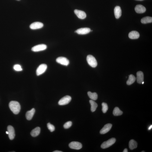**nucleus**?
<instances>
[{
  "instance_id": "obj_18",
  "label": "nucleus",
  "mask_w": 152,
  "mask_h": 152,
  "mask_svg": "<svg viewBox=\"0 0 152 152\" xmlns=\"http://www.w3.org/2000/svg\"><path fill=\"white\" fill-rule=\"evenodd\" d=\"M35 111V109L34 108H32L31 110L27 111L26 114L27 119L28 120H31L32 118Z\"/></svg>"
},
{
  "instance_id": "obj_28",
  "label": "nucleus",
  "mask_w": 152,
  "mask_h": 152,
  "mask_svg": "<svg viewBox=\"0 0 152 152\" xmlns=\"http://www.w3.org/2000/svg\"><path fill=\"white\" fill-rule=\"evenodd\" d=\"M47 127L48 128L51 132L54 131L55 127L53 125V124H51L50 123H49L47 124Z\"/></svg>"
},
{
  "instance_id": "obj_8",
  "label": "nucleus",
  "mask_w": 152,
  "mask_h": 152,
  "mask_svg": "<svg viewBox=\"0 0 152 152\" xmlns=\"http://www.w3.org/2000/svg\"><path fill=\"white\" fill-rule=\"evenodd\" d=\"M56 62L58 63L66 66H68L69 64V60L66 58L63 57H60L57 58L56 60Z\"/></svg>"
},
{
  "instance_id": "obj_31",
  "label": "nucleus",
  "mask_w": 152,
  "mask_h": 152,
  "mask_svg": "<svg viewBox=\"0 0 152 152\" xmlns=\"http://www.w3.org/2000/svg\"><path fill=\"white\" fill-rule=\"evenodd\" d=\"M123 152H128V150H127V148H125V149H124L123 150Z\"/></svg>"
},
{
  "instance_id": "obj_16",
  "label": "nucleus",
  "mask_w": 152,
  "mask_h": 152,
  "mask_svg": "<svg viewBox=\"0 0 152 152\" xmlns=\"http://www.w3.org/2000/svg\"><path fill=\"white\" fill-rule=\"evenodd\" d=\"M114 13L115 18L117 19L121 16L122 13L120 7L117 6L114 9Z\"/></svg>"
},
{
  "instance_id": "obj_19",
  "label": "nucleus",
  "mask_w": 152,
  "mask_h": 152,
  "mask_svg": "<svg viewBox=\"0 0 152 152\" xmlns=\"http://www.w3.org/2000/svg\"><path fill=\"white\" fill-rule=\"evenodd\" d=\"M40 128L39 127H37L31 131L30 134L33 137H36L40 134Z\"/></svg>"
},
{
  "instance_id": "obj_17",
  "label": "nucleus",
  "mask_w": 152,
  "mask_h": 152,
  "mask_svg": "<svg viewBox=\"0 0 152 152\" xmlns=\"http://www.w3.org/2000/svg\"><path fill=\"white\" fill-rule=\"evenodd\" d=\"M139 33L137 31H133L130 32L128 35V37L130 39H138L140 37Z\"/></svg>"
},
{
  "instance_id": "obj_36",
  "label": "nucleus",
  "mask_w": 152,
  "mask_h": 152,
  "mask_svg": "<svg viewBox=\"0 0 152 152\" xmlns=\"http://www.w3.org/2000/svg\"></svg>"
},
{
  "instance_id": "obj_37",
  "label": "nucleus",
  "mask_w": 152,
  "mask_h": 152,
  "mask_svg": "<svg viewBox=\"0 0 152 152\" xmlns=\"http://www.w3.org/2000/svg\"></svg>"
},
{
  "instance_id": "obj_24",
  "label": "nucleus",
  "mask_w": 152,
  "mask_h": 152,
  "mask_svg": "<svg viewBox=\"0 0 152 152\" xmlns=\"http://www.w3.org/2000/svg\"><path fill=\"white\" fill-rule=\"evenodd\" d=\"M136 80V78L132 74L130 75L129 77L128 81H127V85H130L134 83Z\"/></svg>"
},
{
  "instance_id": "obj_35",
  "label": "nucleus",
  "mask_w": 152,
  "mask_h": 152,
  "mask_svg": "<svg viewBox=\"0 0 152 152\" xmlns=\"http://www.w3.org/2000/svg\"><path fill=\"white\" fill-rule=\"evenodd\" d=\"M142 152H144V151H142Z\"/></svg>"
},
{
  "instance_id": "obj_20",
  "label": "nucleus",
  "mask_w": 152,
  "mask_h": 152,
  "mask_svg": "<svg viewBox=\"0 0 152 152\" xmlns=\"http://www.w3.org/2000/svg\"><path fill=\"white\" fill-rule=\"evenodd\" d=\"M137 145V142L134 140H132L130 141L129 146L130 149L133 150L136 148Z\"/></svg>"
},
{
  "instance_id": "obj_15",
  "label": "nucleus",
  "mask_w": 152,
  "mask_h": 152,
  "mask_svg": "<svg viewBox=\"0 0 152 152\" xmlns=\"http://www.w3.org/2000/svg\"><path fill=\"white\" fill-rule=\"evenodd\" d=\"M137 81L138 83L142 84V82H144V75L141 71H138L137 73Z\"/></svg>"
},
{
  "instance_id": "obj_34",
  "label": "nucleus",
  "mask_w": 152,
  "mask_h": 152,
  "mask_svg": "<svg viewBox=\"0 0 152 152\" xmlns=\"http://www.w3.org/2000/svg\"><path fill=\"white\" fill-rule=\"evenodd\" d=\"M144 82H142V84H144Z\"/></svg>"
},
{
  "instance_id": "obj_10",
  "label": "nucleus",
  "mask_w": 152,
  "mask_h": 152,
  "mask_svg": "<svg viewBox=\"0 0 152 152\" xmlns=\"http://www.w3.org/2000/svg\"><path fill=\"white\" fill-rule=\"evenodd\" d=\"M43 26V23L39 22H36L30 25V27L32 29L35 30L42 28Z\"/></svg>"
},
{
  "instance_id": "obj_29",
  "label": "nucleus",
  "mask_w": 152,
  "mask_h": 152,
  "mask_svg": "<svg viewBox=\"0 0 152 152\" xmlns=\"http://www.w3.org/2000/svg\"><path fill=\"white\" fill-rule=\"evenodd\" d=\"M72 123L71 121H69L65 123L63 125L64 128L65 129H68L71 126Z\"/></svg>"
},
{
  "instance_id": "obj_3",
  "label": "nucleus",
  "mask_w": 152,
  "mask_h": 152,
  "mask_svg": "<svg viewBox=\"0 0 152 152\" xmlns=\"http://www.w3.org/2000/svg\"><path fill=\"white\" fill-rule=\"evenodd\" d=\"M115 141L116 139L115 138H111L107 141L104 142L101 144V147L103 149L107 148L113 144Z\"/></svg>"
},
{
  "instance_id": "obj_25",
  "label": "nucleus",
  "mask_w": 152,
  "mask_h": 152,
  "mask_svg": "<svg viewBox=\"0 0 152 152\" xmlns=\"http://www.w3.org/2000/svg\"><path fill=\"white\" fill-rule=\"evenodd\" d=\"M123 113L122 111L118 107H115L114 108L113 111V114L114 115L116 116L122 115Z\"/></svg>"
},
{
  "instance_id": "obj_21",
  "label": "nucleus",
  "mask_w": 152,
  "mask_h": 152,
  "mask_svg": "<svg viewBox=\"0 0 152 152\" xmlns=\"http://www.w3.org/2000/svg\"><path fill=\"white\" fill-rule=\"evenodd\" d=\"M88 95L89 98L93 100H96L98 99V95L96 93H92L89 91L88 92Z\"/></svg>"
},
{
  "instance_id": "obj_27",
  "label": "nucleus",
  "mask_w": 152,
  "mask_h": 152,
  "mask_svg": "<svg viewBox=\"0 0 152 152\" xmlns=\"http://www.w3.org/2000/svg\"><path fill=\"white\" fill-rule=\"evenodd\" d=\"M13 69L14 70L18 71H21L23 70L21 66L18 64L14 65L13 66Z\"/></svg>"
},
{
  "instance_id": "obj_11",
  "label": "nucleus",
  "mask_w": 152,
  "mask_h": 152,
  "mask_svg": "<svg viewBox=\"0 0 152 152\" xmlns=\"http://www.w3.org/2000/svg\"><path fill=\"white\" fill-rule=\"evenodd\" d=\"M75 14L77 16L78 18L81 19H84L86 18V15L84 12L77 9L74 11Z\"/></svg>"
},
{
  "instance_id": "obj_22",
  "label": "nucleus",
  "mask_w": 152,
  "mask_h": 152,
  "mask_svg": "<svg viewBox=\"0 0 152 152\" xmlns=\"http://www.w3.org/2000/svg\"><path fill=\"white\" fill-rule=\"evenodd\" d=\"M89 102L90 103L91 106V111L92 112H94L96 110V108L98 106L97 104L92 100H90Z\"/></svg>"
},
{
  "instance_id": "obj_6",
  "label": "nucleus",
  "mask_w": 152,
  "mask_h": 152,
  "mask_svg": "<svg viewBox=\"0 0 152 152\" xmlns=\"http://www.w3.org/2000/svg\"><path fill=\"white\" fill-rule=\"evenodd\" d=\"M47 48V47L46 45L41 44L34 46L32 48L31 50L33 52H37L45 50Z\"/></svg>"
},
{
  "instance_id": "obj_14",
  "label": "nucleus",
  "mask_w": 152,
  "mask_h": 152,
  "mask_svg": "<svg viewBox=\"0 0 152 152\" xmlns=\"http://www.w3.org/2000/svg\"><path fill=\"white\" fill-rule=\"evenodd\" d=\"M135 11L138 13H143L146 11L145 7L141 5H138L136 6L135 8Z\"/></svg>"
},
{
  "instance_id": "obj_5",
  "label": "nucleus",
  "mask_w": 152,
  "mask_h": 152,
  "mask_svg": "<svg viewBox=\"0 0 152 152\" xmlns=\"http://www.w3.org/2000/svg\"><path fill=\"white\" fill-rule=\"evenodd\" d=\"M47 69V66L45 64L40 65L37 69L36 73L37 76H39L45 72Z\"/></svg>"
},
{
  "instance_id": "obj_12",
  "label": "nucleus",
  "mask_w": 152,
  "mask_h": 152,
  "mask_svg": "<svg viewBox=\"0 0 152 152\" xmlns=\"http://www.w3.org/2000/svg\"><path fill=\"white\" fill-rule=\"evenodd\" d=\"M91 31L90 29L88 28H81L76 30L75 32L79 34H86L89 33Z\"/></svg>"
},
{
  "instance_id": "obj_33",
  "label": "nucleus",
  "mask_w": 152,
  "mask_h": 152,
  "mask_svg": "<svg viewBox=\"0 0 152 152\" xmlns=\"http://www.w3.org/2000/svg\"><path fill=\"white\" fill-rule=\"evenodd\" d=\"M6 134H8V131H6Z\"/></svg>"
},
{
  "instance_id": "obj_32",
  "label": "nucleus",
  "mask_w": 152,
  "mask_h": 152,
  "mask_svg": "<svg viewBox=\"0 0 152 152\" xmlns=\"http://www.w3.org/2000/svg\"><path fill=\"white\" fill-rule=\"evenodd\" d=\"M53 152H62V151H58V150H56V151H53Z\"/></svg>"
},
{
  "instance_id": "obj_2",
  "label": "nucleus",
  "mask_w": 152,
  "mask_h": 152,
  "mask_svg": "<svg viewBox=\"0 0 152 152\" xmlns=\"http://www.w3.org/2000/svg\"><path fill=\"white\" fill-rule=\"evenodd\" d=\"M86 60L88 64L91 67L95 68L97 66V62L93 56L90 55H88L87 57Z\"/></svg>"
},
{
  "instance_id": "obj_1",
  "label": "nucleus",
  "mask_w": 152,
  "mask_h": 152,
  "mask_svg": "<svg viewBox=\"0 0 152 152\" xmlns=\"http://www.w3.org/2000/svg\"><path fill=\"white\" fill-rule=\"evenodd\" d=\"M9 106L10 109L13 113L18 114L21 109V106L20 103L17 101H12L9 103Z\"/></svg>"
},
{
  "instance_id": "obj_4",
  "label": "nucleus",
  "mask_w": 152,
  "mask_h": 152,
  "mask_svg": "<svg viewBox=\"0 0 152 152\" xmlns=\"http://www.w3.org/2000/svg\"><path fill=\"white\" fill-rule=\"evenodd\" d=\"M72 98L69 95H66L61 99L58 102V104L60 105H67L70 102Z\"/></svg>"
},
{
  "instance_id": "obj_7",
  "label": "nucleus",
  "mask_w": 152,
  "mask_h": 152,
  "mask_svg": "<svg viewBox=\"0 0 152 152\" xmlns=\"http://www.w3.org/2000/svg\"><path fill=\"white\" fill-rule=\"evenodd\" d=\"M70 148L75 150H79L82 148V144L79 142L73 141L71 142L69 144Z\"/></svg>"
},
{
  "instance_id": "obj_9",
  "label": "nucleus",
  "mask_w": 152,
  "mask_h": 152,
  "mask_svg": "<svg viewBox=\"0 0 152 152\" xmlns=\"http://www.w3.org/2000/svg\"><path fill=\"white\" fill-rule=\"evenodd\" d=\"M8 137L11 140L14 139L15 137V131L13 127L11 126H8Z\"/></svg>"
},
{
  "instance_id": "obj_13",
  "label": "nucleus",
  "mask_w": 152,
  "mask_h": 152,
  "mask_svg": "<svg viewBox=\"0 0 152 152\" xmlns=\"http://www.w3.org/2000/svg\"><path fill=\"white\" fill-rule=\"evenodd\" d=\"M112 127V124L110 123L107 124L103 127L100 131V133L101 134H106L111 130Z\"/></svg>"
},
{
  "instance_id": "obj_26",
  "label": "nucleus",
  "mask_w": 152,
  "mask_h": 152,
  "mask_svg": "<svg viewBox=\"0 0 152 152\" xmlns=\"http://www.w3.org/2000/svg\"><path fill=\"white\" fill-rule=\"evenodd\" d=\"M102 111L104 113L107 112L108 109V107L107 105L105 103H103L102 104Z\"/></svg>"
},
{
  "instance_id": "obj_30",
  "label": "nucleus",
  "mask_w": 152,
  "mask_h": 152,
  "mask_svg": "<svg viewBox=\"0 0 152 152\" xmlns=\"http://www.w3.org/2000/svg\"><path fill=\"white\" fill-rule=\"evenodd\" d=\"M152 128V125H151L148 128V130H151Z\"/></svg>"
},
{
  "instance_id": "obj_23",
  "label": "nucleus",
  "mask_w": 152,
  "mask_h": 152,
  "mask_svg": "<svg viewBox=\"0 0 152 152\" xmlns=\"http://www.w3.org/2000/svg\"><path fill=\"white\" fill-rule=\"evenodd\" d=\"M141 22L143 24H147L148 23L152 22V17L147 16L144 17L142 19Z\"/></svg>"
}]
</instances>
